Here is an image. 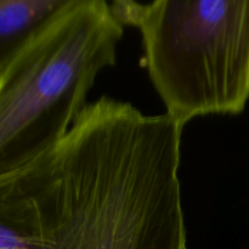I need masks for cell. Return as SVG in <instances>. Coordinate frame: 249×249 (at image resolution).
I'll return each instance as SVG.
<instances>
[{"mask_svg":"<svg viewBox=\"0 0 249 249\" xmlns=\"http://www.w3.org/2000/svg\"><path fill=\"white\" fill-rule=\"evenodd\" d=\"M68 0H0V75Z\"/></svg>","mask_w":249,"mask_h":249,"instance_id":"4","label":"cell"},{"mask_svg":"<svg viewBox=\"0 0 249 249\" xmlns=\"http://www.w3.org/2000/svg\"><path fill=\"white\" fill-rule=\"evenodd\" d=\"M124 26L104 0H68L0 75V175L50 152L116 65Z\"/></svg>","mask_w":249,"mask_h":249,"instance_id":"2","label":"cell"},{"mask_svg":"<svg viewBox=\"0 0 249 249\" xmlns=\"http://www.w3.org/2000/svg\"><path fill=\"white\" fill-rule=\"evenodd\" d=\"M182 130L111 97L87 105L56 147L10 173L27 249H189Z\"/></svg>","mask_w":249,"mask_h":249,"instance_id":"1","label":"cell"},{"mask_svg":"<svg viewBox=\"0 0 249 249\" xmlns=\"http://www.w3.org/2000/svg\"><path fill=\"white\" fill-rule=\"evenodd\" d=\"M136 27L165 114L185 128L197 117L242 113L249 100V0H118Z\"/></svg>","mask_w":249,"mask_h":249,"instance_id":"3","label":"cell"}]
</instances>
